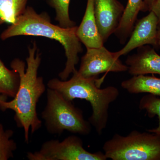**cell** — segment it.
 Masks as SVG:
<instances>
[{
	"mask_svg": "<svg viewBox=\"0 0 160 160\" xmlns=\"http://www.w3.org/2000/svg\"><path fill=\"white\" fill-rule=\"evenodd\" d=\"M28 49L26 69L25 63L19 59H15L10 64L12 69L20 77L19 86L15 96L10 102L2 101L0 103L2 111L11 109L14 112L15 120L18 127L24 129L25 141L27 143H29V129L33 133L42 126V121L38 117L37 105L46 91L43 78L38 75L41 57L35 42Z\"/></svg>",
	"mask_w": 160,
	"mask_h": 160,
	"instance_id": "cell-1",
	"label": "cell"
},
{
	"mask_svg": "<svg viewBox=\"0 0 160 160\" xmlns=\"http://www.w3.org/2000/svg\"><path fill=\"white\" fill-rule=\"evenodd\" d=\"M77 26L64 28L53 25L46 12L38 14L32 7L28 6L21 16L2 32V40L18 36L44 37L58 41L65 51L66 66L59 77L66 81L71 73L76 71V66L79 62V53L82 52V42L78 38Z\"/></svg>",
	"mask_w": 160,
	"mask_h": 160,
	"instance_id": "cell-2",
	"label": "cell"
},
{
	"mask_svg": "<svg viewBox=\"0 0 160 160\" xmlns=\"http://www.w3.org/2000/svg\"><path fill=\"white\" fill-rule=\"evenodd\" d=\"M72 74L69 80L58 78L49 80L47 84L48 88L58 91L69 101L78 98L89 102L92 114L89 121L100 135L107 126L109 105L118 97L119 91L112 86L100 89L103 80L98 77L84 78L79 74L77 70Z\"/></svg>",
	"mask_w": 160,
	"mask_h": 160,
	"instance_id": "cell-3",
	"label": "cell"
},
{
	"mask_svg": "<svg viewBox=\"0 0 160 160\" xmlns=\"http://www.w3.org/2000/svg\"><path fill=\"white\" fill-rule=\"evenodd\" d=\"M41 117L50 134L61 135L65 131L87 135L91 125L83 117V112L56 90L47 89V103Z\"/></svg>",
	"mask_w": 160,
	"mask_h": 160,
	"instance_id": "cell-4",
	"label": "cell"
},
{
	"mask_svg": "<svg viewBox=\"0 0 160 160\" xmlns=\"http://www.w3.org/2000/svg\"><path fill=\"white\" fill-rule=\"evenodd\" d=\"M102 149L112 160H160V135L135 130L126 136L116 133Z\"/></svg>",
	"mask_w": 160,
	"mask_h": 160,
	"instance_id": "cell-5",
	"label": "cell"
},
{
	"mask_svg": "<svg viewBox=\"0 0 160 160\" xmlns=\"http://www.w3.org/2000/svg\"><path fill=\"white\" fill-rule=\"evenodd\" d=\"M29 160H106L101 151L91 153L83 147L82 140L71 135L62 141L51 140L45 142L38 151L27 152Z\"/></svg>",
	"mask_w": 160,
	"mask_h": 160,
	"instance_id": "cell-6",
	"label": "cell"
},
{
	"mask_svg": "<svg viewBox=\"0 0 160 160\" xmlns=\"http://www.w3.org/2000/svg\"><path fill=\"white\" fill-rule=\"evenodd\" d=\"M81 60L79 74L84 78L98 77L104 72H122L128 67L104 46L99 48H87Z\"/></svg>",
	"mask_w": 160,
	"mask_h": 160,
	"instance_id": "cell-7",
	"label": "cell"
},
{
	"mask_svg": "<svg viewBox=\"0 0 160 160\" xmlns=\"http://www.w3.org/2000/svg\"><path fill=\"white\" fill-rule=\"evenodd\" d=\"M159 21L153 12L137 20L129 41L119 51L114 52L117 57L126 55L133 49L146 45L158 47L157 33Z\"/></svg>",
	"mask_w": 160,
	"mask_h": 160,
	"instance_id": "cell-8",
	"label": "cell"
},
{
	"mask_svg": "<svg viewBox=\"0 0 160 160\" xmlns=\"http://www.w3.org/2000/svg\"><path fill=\"white\" fill-rule=\"evenodd\" d=\"M124 9V6L117 0H95L96 22L104 43L116 30Z\"/></svg>",
	"mask_w": 160,
	"mask_h": 160,
	"instance_id": "cell-9",
	"label": "cell"
},
{
	"mask_svg": "<svg viewBox=\"0 0 160 160\" xmlns=\"http://www.w3.org/2000/svg\"><path fill=\"white\" fill-rule=\"evenodd\" d=\"M126 64L127 71L132 76L160 75V55L147 45L138 48L136 53L129 56Z\"/></svg>",
	"mask_w": 160,
	"mask_h": 160,
	"instance_id": "cell-10",
	"label": "cell"
},
{
	"mask_svg": "<svg viewBox=\"0 0 160 160\" xmlns=\"http://www.w3.org/2000/svg\"><path fill=\"white\" fill-rule=\"evenodd\" d=\"M95 0H87L85 14L77 29V35L86 48H99L104 46L96 22Z\"/></svg>",
	"mask_w": 160,
	"mask_h": 160,
	"instance_id": "cell-11",
	"label": "cell"
},
{
	"mask_svg": "<svg viewBox=\"0 0 160 160\" xmlns=\"http://www.w3.org/2000/svg\"><path fill=\"white\" fill-rule=\"evenodd\" d=\"M143 6V0H128L119 25L114 33L122 45L126 44L130 37Z\"/></svg>",
	"mask_w": 160,
	"mask_h": 160,
	"instance_id": "cell-12",
	"label": "cell"
},
{
	"mask_svg": "<svg viewBox=\"0 0 160 160\" xmlns=\"http://www.w3.org/2000/svg\"><path fill=\"white\" fill-rule=\"evenodd\" d=\"M122 88L132 94L146 92L160 97V78L145 75L133 76L121 83Z\"/></svg>",
	"mask_w": 160,
	"mask_h": 160,
	"instance_id": "cell-13",
	"label": "cell"
},
{
	"mask_svg": "<svg viewBox=\"0 0 160 160\" xmlns=\"http://www.w3.org/2000/svg\"><path fill=\"white\" fill-rule=\"evenodd\" d=\"M28 0H0V25L13 24L24 13Z\"/></svg>",
	"mask_w": 160,
	"mask_h": 160,
	"instance_id": "cell-14",
	"label": "cell"
},
{
	"mask_svg": "<svg viewBox=\"0 0 160 160\" xmlns=\"http://www.w3.org/2000/svg\"><path fill=\"white\" fill-rule=\"evenodd\" d=\"M19 84L18 73L8 69L0 59V94L14 98Z\"/></svg>",
	"mask_w": 160,
	"mask_h": 160,
	"instance_id": "cell-15",
	"label": "cell"
},
{
	"mask_svg": "<svg viewBox=\"0 0 160 160\" xmlns=\"http://www.w3.org/2000/svg\"><path fill=\"white\" fill-rule=\"evenodd\" d=\"M139 108L141 110H146L149 118L157 116L158 126L154 129H148L147 131L160 135V98L154 95H146L140 100Z\"/></svg>",
	"mask_w": 160,
	"mask_h": 160,
	"instance_id": "cell-16",
	"label": "cell"
},
{
	"mask_svg": "<svg viewBox=\"0 0 160 160\" xmlns=\"http://www.w3.org/2000/svg\"><path fill=\"white\" fill-rule=\"evenodd\" d=\"M70 0H49V4L56 12L55 20L59 26L64 28L76 26V23L70 19L69 6Z\"/></svg>",
	"mask_w": 160,
	"mask_h": 160,
	"instance_id": "cell-17",
	"label": "cell"
},
{
	"mask_svg": "<svg viewBox=\"0 0 160 160\" xmlns=\"http://www.w3.org/2000/svg\"><path fill=\"white\" fill-rule=\"evenodd\" d=\"M13 131L11 129L5 130L0 124V160H7L13 157V152L17 146L12 139Z\"/></svg>",
	"mask_w": 160,
	"mask_h": 160,
	"instance_id": "cell-18",
	"label": "cell"
},
{
	"mask_svg": "<svg viewBox=\"0 0 160 160\" xmlns=\"http://www.w3.org/2000/svg\"><path fill=\"white\" fill-rule=\"evenodd\" d=\"M151 11L157 16L159 21V25H160V0H156L153 3L151 9Z\"/></svg>",
	"mask_w": 160,
	"mask_h": 160,
	"instance_id": "cell-19",
	"label": "cell"
},
{
	"mask_svg": "<svg viewBox=\"0 0 160 160\" xmlns=\"http://www.w3.org/2000/svg\"><path fill=\"white\" fill-rule=\"evenodd\" d=\"M143 6L142 11L145 12L151 11L152 6L156 0H143Z\"/></svg>",
	"mask_w": 160,
	"mask_h": 160,
	"instance_id": "cell-20",
	"label": "cell"
},
{
	"mask_svg": "<svg viewBox=\"0 0 160 160\" xmlns=\"http://www.w3.org/2000/svg\"><path fill=\"white\" fill-rule=\"evenodd\" d=\"M157 40L158 46H160V25H159L158 27Z\"/></svg>",
	"mask_w": 160,
	"mask_h": 160,
	"instance_id": "cell-21",
	"label": "cell"
},
{
	"mask_svg": "<svg viewBox=\"0 0 160 160\" xmlns=\"http://www.w3.org/2000/svg\"><path fill=\"white\" fill-rule=\"evenodd\" d=\"M8 97L4 95L0 94V103L2 101H6Z\"/></svg>",
	"mask_w": 160,
	"mask_h": 160,
	"instance_id": "cell-22",
	"label": "cell"
}]
</instances>
